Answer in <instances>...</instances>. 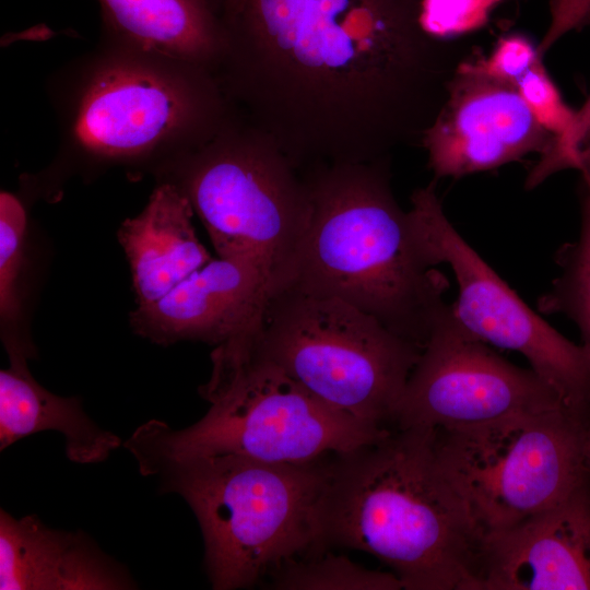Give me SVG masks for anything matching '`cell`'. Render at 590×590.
I'll return each instance as SVG.
<instances>
[{
  "label": "cell",
  "mask_w": 590,
  "mask_h": 590,
  "mask_svg": "<svg viewBox=\"0 0 590 590\" xmlns=\"http://www.w3.org/2000/svg\"><path fill=\"white\" fill-rule=\"evenodd\" d=\"M208 2L222 90L298 170L421 143L468 57L423 31L420 0Z\"/></svg>",
  "instance_id": "6da1fadb"
},
{
  "label": "cell",
  "mask_w": 590,
  "mask_h": 590,
  "mask_svg": "<svg viewBox=\"0 0 590 590\" xmlns=\"http://www.w3.org/2000/svg\"><path fill=\"white\" fill-rule=\"evenodd\" d=\"M320 530L323 548L375 556L405 590H475L482 538L439 463L435 429L397 427L331 456Z\"/></svg>",
  "instance_id": "7a4b0ae2"
},
{
  "label": "cell",
  "mask_w": 590,
  "mask_h": 590,
  "mask_svg": "<svg viewBox=\"0 0 590 590\" xmlns=\"http://www.w3.org/2000/svg\"><path fill=\"white\" fill-rule=\"evenodd\" d=\"M390 162L386 156L299 170L311 215L291 287L339 298L423 349L449 310L450 283L393 196Z\"/></svg>",
  "instance_id": "3957f363"
},
{
  "label": "cell",
  "mask_w": 590,
  "mask_h": 590,
  "mask_svg": "<svg viewBox=\"0 0 590 590\" xmlns=\"http://www.w3.org/2000/svg\"><path fill=\"white\" fill-rule=\"evenodd\" d=\"M249 332L215 346L199 387L210 403L194 424L174 429L158 420L125 442L138 467L165 460L235 455L274 463H309L385 437L390 429L339 412L262 357Z\"/></svg>",
  "instance_id": "277c9868"
},
{
  "label": "cell",
  "mask_w": 590,
  "mask_h": 590,
  "mask_svg": "<svg viewBox=\"0 0 590 590\" xmlns=\"http://www.w3.org/2000/svg\"><path fill=\"white\" fill-rule=\"evenodd\" d=\"M330 458L294 464L202 456L156 460L139 471L156 476L162 493L187 502L201 529L212 588L235 590L324 550L320 510Z\"/></svg>",
  "instance_id": "5b68a950"
},
{
  "label": "cell",
  "mask_w": 590,
  "mask_h": 590,
  "mask_svg": "<svg viewBox=\"0 0 590 590\" xmlns=\"http://www.w3.org/2000/svg\"><path fill=\"white\" fill-rule=\"evenodd\" d=\"M174 172L219 257L253 259L270 296L293 285L311 199L273 138L233 107L210 138L177 155Z\"/></svg>",
  "instance_id": "8992f818"
},
{
  "label": "cell",
  "mask_w": 590,
  "mask_h": 590,
  "mask_svg": "<svg viewBox=\"0 0 590 590\" xmlns=\"http://www.w3.org/2000/svg\"><path fill=\"white\" fill-rule=\"evenodd\" d=\"M249 338L321 402L385 428L422 352L358 308L294 287L269 297Z\"/></svg>",
  "instance_id": "52a82bcc"
},
{
  "label": "cell",
  "mask_w": 590,
  "mask_h": 590,
  "mask_svg": "<svg viewBox=\"0 0 590 590\" xmlns=\"http://www.w3.org/2000/svg\"><path fill=\"white\" fill-rule=\"evenodd\" d=\"M590 415L566 406L435 430L439 463L481 538L508 530L590 481Z\"/></svg>",
  "instance_id": "ba28073f"
},
{
  "label": "cell",
  "mask_w": 590,
  "mask_h": 590,
  "mask_svg": "<svg viewBox=\"0 0 590 590\" xmlns=\"http://www.w3.org/2000/svg\"><path fill=\"white\" fill-rule=\"evenodd\" d=\"M232 109L211 71L130 52L105 60L85 79L71 132L92 156L130 161L169 144L181 153L203 142Z\"/></svg>",
  "instance_id": "9c48e42d"
},
{
  "label": "cell",
  "mask_w": 590,
  "mask_h": 590,
  "mask_svg": "<svg viewBox=\"0 0 590 590\" xmlns=\"http://www.w3.org/2000/svg\"><path fill=\"white\" fill-rule=\"evenodd\" d=\"M435 266L447 264L458 285V321L488 345L521 354L573 410L590 415V355L532 310L448 220L435 181L417 188L409 211Z\"/></svg>",
  "instance_id": "30bf717a"
},
{
  "label": "cell",
  "mask_w": 590,
  "mask_h": 590,
  "mask_svg": "<svg viewBox=\"0 0 590 590\" xmlns=\"http://www.w3.org/2000/svg\"><path fill=\"white\" fill-rule=\"evenodd\" d=\"M560 406L569 408L533 369L468 332L450 304L422 349L393 424L455 430Z\"/></svg>",
  "instance_id": "8fae6325"
},
{
  "label": "cell",
  "mask_w": 590,
  "mask_h": 590,
  "mask_svg": "<svg viewBox=\"0 0 590 590\" xmlns=\"http://www.w3.org/2000/svg\"><path fill=\"white\" fill-rule=\"evenodd\" d=\"M553 135L536 120L516 86L489 74L480 57H465L421 144L435 179L460 178L540 153Z\"/></svg>",
  "instance_id": "7c38bea8"
},
{
  "label": "cell",
  "mask_w": 590,
  "mask_h": 590,
  "mask_svg": "<svg viewBox=\"0 0 590 590\" xmlns=\"http://www.w3.org/2000/svg\"><path fill=\"white\" fill-rule=\"evenodd\" d=\"M475 590H590V481L483 538Z\"/></svg>",
  "instance_id": "4fadbf2b"
},
{
  "label": "cell",
  "mask_w": 590,
  "mask_h": 590,
  "mask_svg": "<svg viewBox=\"0 0 590 590\" xmlns=\"http://www.w3.org/2000/svg\"><path fill=\"white\" fill-rule=\"evenodd\" d=\"M270 297L264 274L246 256L219 257L157 302L131 314L134 331L158 344H222L253 330Z\"/></svg>",
  "instance_id": "5bb4252c"
},
{
  "label": "cell",
  "mask_w": 590,
  "mask_h": 590,
  "mask_svg": "<svg viewBox=\"0 0 590 590\" xmlns=\"http://www.w3.org/2000/svg\"><path fill=\"white\" fill-rule=\"evenodd\" d=\"M127 570L81 532L52 530L36 516L0 510L1 590L130 589Z\"/></svg>",
  "instance_id": "9a60e30c"
},
{
  "label": "cell",
  "mask_w": 590,
  "mask_h": 590,
  "mask_svg": "<svg viewBox=\"0 0 590 590\" xmlns=\"http://www.w3.org/2000/svg\"><path fill=\"white\" fill-rule=\"evenodd\" d=\"M193 214L180 188L165 181L153 190L144 209L119 227L137 307L157 302L212 260L196 234Z\"/></svg>",
  "instance_id": "2e32d148"
},
{
  "label": "cell",
  "mask_w": 590,
  "mask_h": 590,
  "mask_svg": "<svg viewBox=\"0 0 590 590\" xmlns=\"http://www.w3.org/2000/svg\"><path fill=\"white\" fill-rule=\"evenodd\" d=\"M10 365L0 370V450L44 430L64 438L66 456L75 463H99L121 441L98 427L78 398L59 397L39 385L27 367L35 349L28 339L3 341Z\"/></svg>",
  "instance_id": "e0dca14e"
},
{
  "label": "cell",
  "mask_w": 590,
  "mask_h": 590,
  "mask_svg": "<svg viewBox=\"0 0 590 590\" xmlns=\"http://www.w3.org/2000/svg\"><path fill=\"white\" fill-rule=\"evenodd\" d=\"M110 34L135 52L215 74L224 40L208 0H98Z\"/></svg>",
  "instance_id": "ac0fdd59"
},
{
  "label": "cell",
  "mask_w": 590,
  "mask_h": 590,
  "mask_svg": "<svg viewBox=\"0 0 590 590\" xmlns=\"http://www.w3.org/2000/svg\"><path fill=\"white\" fill-rule=\"evenodd\" d=\"M579 173V234L556 251L559 273L548 291L538 298L536 307L542 314L570 319L578 327L581 345L590 355V167Z\"/></svg>",
  "instance_id": "d6986e66"
},
{
  "label": "cell",
  "mask_w": 590,
  "mask_h": 590,
  "mask_svg": "<svg viewBox=\"0 0 590 590\" xmlns=\"http://www.w3.org/2000/svg\"><path fill=\"white\" fill-rule=\"evenodd\" d=\"M323 550L290 559L272 570L269 586L281 590H401L392 571L365 568Z\"/></svg>",
  "instance_id": "ffe728a7"
},
{
  "label": "cell",
  "mask_w": 590,
  "mask_h": 590,
  "mask_svg": "<svg viewBox=\"0 0 590 590\" xmlns=\"http://www.w3.org/2000/svg\"><path fill=\"white\" fill-rule=\"evenodd\" d=\"M27 214L13 193H0V317L2 340L24 338L19 322L22 302L19 283L24 261Z\"/></svg>",
  "instance_id": "44dd1931"
},
{
  "label": "cell",
  "mask_w": 590,
  "mask_h": 590,
  "mask_svg": "<svg viewBox=\"0 0 590 590\" xmlns=\"http://www.w3.org/2000/svg\"><path fill=\"white\" fill-rule=\"evenodd\" d=\"M504 0H420L418 21L433 38H451L479 30Z\"/></svg>",
  "instance_id": "7402d4cb"
},
{
  "label": "cell",
  "mask_w": 590,
  "mask_h": 590,
  "mask_svg": "<svg viewBox=\"0 0 590 590\" xmlns=\"http://www.w3.org/2000/svg\"><path fill=\"white\" fill-rule=\"evenodd\" d=\"M587 167H590V97L576 110L568 133L540 155L524 186L526 189H534L555 173L570 168L580 172Z\"/></svg>",
  "instance_id": "603a6c76"
},
{
  "label": "cell",
  "mask_w": 590,
  "mask_h": 590,
  "mask_svg": "<svg viewBox=\"0 0 590 590\" xmlns=\"http://www.w3.org/2000/svg\"><path fill=\"white\" fill-rule=\"evenodd\" d=\"M515 86L536 120L553 135L552 143L568 133L576 110L565 103L542 61L518 79Z\"/></svg>",
  "instance_id": "cb8c5ba5"
},
{
  "label": "cell",
  "mask_w": 590,
  "mask_h": 590,
  "mask_svg": "<svg viewBox=\"0 0 590 590\" xmlns=\"http://www.w3.org/2000/svg\"><path fill=\"white\" fill-rule=\"evenodd\" d=\"M483 68L492 75L515 82L542 61L538 47L523 36L510 35L498 40L487 58L480 57Z\"/></svg>",
  "instance_id": "d4e9b609"
},
{
  "label": "cell",
  "mask_w": 590,
  "mask_h": 590,
  "mask_svg": "<svg viewBox=\"0 0 590 590\" xmlns=\"http://www.w3.org/2000/svg\"><path fill=\"white\" fill-rule=\"evenodd\" d=\"M551 21L541 44L543 56L564 35L590 24V0H551Z\"/></svg>",
  "instance_id": "484cf974"
},
{
  "label": "cell",
  "mask_w": 590,
  "mask_h": 590,
  "mask_svg": "<svg viewBox=\"0 0 590 590\" xmlns=\"http://www.w3.org/2000/svg\"><path fill=\"white\" fill-rule=\"evenodd\" d=\"M586 461H587V468L590 473V427L588 430L587 442H586Z\"/></svg>",
  "instance_id": "4316f807"
}]
</instances>
